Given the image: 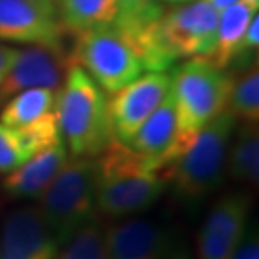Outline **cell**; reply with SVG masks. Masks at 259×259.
<instances>
[{
	"mask_svg": "<svg viewBox=\"0 0 259 259\" xmlns=\"http://www.w3.org/2000/svg\"><path fill=\"white\" fill-rule=\"evenodd\" d=\"M227 110L242 123H257L259 120V74L254 64L239 81H234L227 100Z\"/></svg>",
	"mask_w": 259,
	"mask_h": 259,
	"instance_id": "20",
	"label": "cell"
},
{
	"mask_svg": "<svg viewBox=\"0 0 259 259\" xmlns=\"http://www.w3.org/2000/svg\"><path fill=\"white\" fill-rule=\"evenodd\" d=\"M66 160L67 148L63 142L35 153L34 157L25 160L20 167L7 174L2 182L4 192L17 200L39 199L59 174V170L63 168Z\"/></svg>",
	"mask_w": 259,
	"mask_h": 259,
	"instance_id": "14",
	"label": "cell"
},
{
	"mask_svg": "<svg viewBox=\"0 0 259 259\" xmlns=\"http://www.w3.org/2000/svg\"><path fill=\"white\" fill-rule=\"evenodd\" d=\"M29 160L14 128L0 123V174H10Z\"/></svg>",
	"mask_w": 259,
	"mask_h": 259,
	"instance_id": "23",
	"label": "cell"
},
{
	"mask_svg": "<svg viewBox=\"0 0 259 259\" xmlns=\"http://www.w3.org/2000/svg\"><path fill=\"white\" fill-rule=\"evenodd\" d=\"M163 2H172V4H189V2H194V0H163Z\"/></svg>",
	"mask_w": 259,
	"mask_h": 259,
	"instance_id": "29",
	"label": "cell"
},
{
	"mask_svg": "<svg viewBox=\"0 0 259 259\" xmlns=\"http://www.w3.org/2000/svg\"><path fill=\"white\" fill-rule=\"evenodd\" d=\"M167 185V170L116 140L96 157L98 214L111 221L152 209Z\"/></svg>",
	"mask_w": 259,
	"mask_h": 259,
	"instance_id": "1",
	"label": "cell"
},
{
	"mask_svg": "<svg viewBox=\"0 0 259 259\" xmlns=\"http://www.w3.org/2000/svg\"><path fill=\"white\" fill-rule=\"evenodd\" d=\"M72 35L61 20L59 10L30 0H0V39L63 51Z\"/></svg>",
	"mask_w": 259,
	"mask_h": 259,
	"instance_id": "8",
	"label": "cell"
},
{
	"mask_svg": "<svg viewBox=\"0 0 259 259\" xmlns=\"http://www.w3.org/2000/svg\"><path fill=\"white\" fill-rule=\"evenodd\" d=\"M56 115L71 157L96 158L115 140L105 93L79 64L67 72Z\"/></svg>",
	"mask_w": 259,
	"mask_h": 259,
	"instance_id": "3",
	"label": "cell"
},
{
	"mask_svg": "<svg viewBox=\"0 0 259 259\" xmlns=\"http://www.w3.org/2000/svg\"><path fill=\"white\" fill-rule=\"evenodd\" d=\"M236 121L226 108L197 133L187 150L168 167L172 195L184 210L195 212L221 187Z\"/></svg>",
	"mask_w": 259,
	"mask_h": 259,
	"instance_id": "2",
	"label": "cell"
},
{
	"mask_svg": "<svg viewBox=\"0 0 259 259\" xmlns=\"http://www.w3.org/2000/svg\"><path fill=\"white\" fill-rule=\"evenodd\" d=\"M257 19H259L257 14L251 19V22H249V25H247L244 35H242V40H241L239 48H237L236 54H234V59L242 58V56H246V54L256 53L257 44H259V35H257V32H259V20ZM234 59H232V61H234Z\"/></svg>",
	"mask_w": 259,
	"mask_h": 259,
	"instance_id": "25",
	"label": "cell"
},
{
	"mask_svg": "<svg viewBox=\"0 0 259 259\" xmlns=\"http://www.w3.org/2000/svg\"><path fill=\"white\" fill-rule=\"evenodd\" d=\"M175 128H177L175 100L172 88H170L162 103L138 128L128 147L143 157L153 160L160 168L168 172V167L174 163Z\"/></svg>",
	"mask_w": 259,
	"mask_h": 259,
	"instance_id": "13",
	"label": "cell"
},
{
	"mask_svg": "<svg viewBox=\"0 0 259 259\" xmlns=\"http://www.w3.org/2000/svg\"><path fill=\"white\" fill-rule=\"evenodd\" d=\"M251 195L246 192H231L215 200L197 234V257L231 259L251 222Z\"/></svg>",
	"mask_w": 259,
	"mask_h": 259,
	"instance_id": "9",
	"label": "cell"
},
{
	"mask_svg": "<svg viewBox=\"0 0 259 259\" xmlns=\"http://www.w3.org/2000/svg\"><path fill=\"white\" fill-rule=\"evenodd\" d=\"M207 2L212 4V5H214V7L221 12V10H222V9H226L227 5L236 4V2H239V0H207ZM252 2H259V0H252Z\"/></svg>",
	"mask_w": 259,
	"mask_h": 259,
	"instance_id": "27",
	"label": "cell"
},
{
	"mask_svg": "<svg viewBox=\"0 0 259 259\" xmlns=\"http://www.w3.org/2000/svg\"><path fill=\"white\" fill-rule=\"evenodd\" d=\"M231 259H259V232L256 221L251 219L244 236L237 244L236 251L232 252Z\"/></svg>",
	"mask_w": 259,
	"mask_h": 259,
	"instance_id": "24",
	"label": "cell"
},
{
	"mask_svg": "<svg viewBox=\"0 0 259 259\" xmlns=\"http://www.w3.org/2000/svg\"><path fill=\"white\" fill-rule=\"evenodd\" d=\"M59 244L37 207H20L0 227V259H56Z\"/></svg>",
	"mask_w": 259,
	"mask_h": 259,
	"instance_id": "12",
	"label": "cell"
},
{
	"mask_svg": "<svg viewBox=\"0 0 259 259\" xmlns=\"http://www.w3.org/2000/svg\"><path fill=\"white\" fill-rule=\"evenodd\" d=\"M172 74L168 72H148L138 76L125 88L111 95L108 101L113 138L120 143L128 145L152 115L167 93L172 88Z\"/></svg>",
	"mask_w": 259,
	"mask_h": 259,
	"instance_id": "10",
	"label": "cell"
},
{
	"mask_svg": "<svg viewBox=\"0 0 259 259\" xmlns=\"http://www.w3.org/2000/svg\"><path fill=\"white\" fill-rule=\"evenodd\" d=\"M165 12L158 0H116L113 25L133 42L140 34L157 22Z\"/></svg>",
	"mask_w": 259,
	"mask_h": 259,
	"instance_id": "19",
	"label": "cell"
},
{
	"mask_svg": "<svg viewBox=\"0 0 259 259\" xmlns=\"http://www.w3.org/2000/svg\"><path fill=\"white\" fill-rule=\"evenodd\" d=\"M74 64V53L67 49L56 51L34 46L19 51L17 59L0 82V103L32 88L61 91L67 72Z\"/></svg>",
	"mask_w": 259,
	"mask_h": 259,
	"instance_id": "11",
	"label": "cell"
},
{
	"mask_svg": "<svg viewBox=\"0 0 259 259\" xmlns=\"http://www.w3.org/2000/svg\"><path fill=\"white\" fill-rule=\"evenodd\" d=\"M30 2L42 4V5H46V7H51V9L59 10V0H30Z\"/></svg>",
	"mask_w": 259,
	"mask_h": 259,
	"instance_id": "28",
	"label": "cell"
},
{
	"mask_svg": "<svg viewBox=\"0 0 259 259\" xmlns=\"http://www.w3.org/2000/svg\"><path fill=\"white\" fill-rule=\"evenodd\" d=\"M17 54H19V49L0 46V82L7 76V72L10 71V67H12L14 61L17 59Z\"/></svg>",
	"mask_w": 259,
	"mask_h": 259,
	"instance_id": "26",
	"label": "cell"
},
{
	"mask_svg": "<svg viewBox=\"0 0 259 259\" xmlns=\"http://www.w3.org/2000/svg\"><path fill=\"white\" fill-rule=\"evenodd\" d=\"M257 5L259 2L252 0H239L219 12L214 49L210 51V54L204 56L217 69L226 71V67L232 63L247 25L257 14Z\"/></svg>",
	"mask_w": 259,
	"mask_h": 259,
	"instance_id": "15",
	"label": "cell"
},
{
	"mask_svg": "<svg viewBox=\"0 0 259 259\" xmlns=\"http://www.w3.org/2000/svg\"><path fill=\"white\" fill-rule=\"evenodd\" d=\"M234 79L224 71L197 56L175 71L172 93L175 100L174 162L182 155L197 133L227 106Z\"/></svg>",
	"mask_w": 259,
	"mask_h": 259,
	"instance_id": "4",
	"label": "cell"
},
{
	"mask_svg": "<svg viewBox=\"0 0 259 259\" xmlns=\"http://www.w3.org/2000/svg\"><path fill=\"white\" fill-rule=\"evenodd\" d=\"M59 15L71 34L111 24L116 15V0H59Z\"/></svg>",
	"mask_w": 259,
	"mask_h": 259,
	"instance_id": "18",
	"label": "cell"
},
{
	"mask_svg": "<svg viewBox=\"0 0 259 259\" xmlns=\"http://www.w3.org/2000/svg\"><path fill=\"white\" fill-rule=\"evenodd\" d=\"M59 91L49 88H32L17 93L5 103L0 113V123L9 128H19L56 110Z\"/></svg>",
	"mask_w": 259,
	"mask_h": 259,
	"instance_id": "17",
	"label": "cell"
},
{
	"mask_svg": "<svg viewBox=\"0 0 259 259\" xmlns=\"http://www.w3.org/2000/svg\"><path fill=\"white\" fill-rule=\"evenodd\" d=\"M56 259H110L100 221H93L59 247Z\"/></svg>",
	"mask_w": 259,
	"mask_h": 259,
	"instance_id": "22",
	"label": "cell"
},
{
	"mask_svg": "<svg viewBox=\"0 0 259 259\" xmlns=\"http://www.w3.org/2000/svg\"><path fill=\"white\" fill-rule=\"evenodd\" d=\"M72 53L76 64L86 67L96 84L110 95L130 84L145 71L133 44L113 24L77 34Z\"/></svg>",
	"mask_w": 259,
	"mask_h": 259,
	"instance_id": "6",
	"label": "cell"
},
{
	"mask_svg": "<svg viewBox=\"0 0 259 259\" xmlns=\"http://www.w3.org/2000/svg\"><path fill=\"white\" fill-rule=\"evenodd\" d=\"M37 209L59 246L96 221V158L67 157L59 174L39 197Z\"/></svg>",
	"mask_w": 259,
	"mask_h": 259,
	"instance_id": "5",
	"label": "cell"
},
{
	"mask_svg": "<svg viewBox=\"0 0 259 259\" xmlns=\"http://www.w3.org/2000/svg\"><path fill=\"white\" fill-rule=\"evenodd\" d=\"M110 259H190L192 247L182 227L148 217H126L106 227Z\"/></svg>",
	"mask_w": 259,
	"mask_h": 259,
	"instance_id": "7",
	"label": "cell"
},
{
	"mask_svg": "<svg viewBox=\"0 0 259 259\" xmlns=\"http://www.w3.org/2000/svg\"><path fill=\"white\" fill-rule=\"evenodd\" d=\"M14 130L29 158L34 157L35 153L42 152V150H48L59 142H63L56 110L46 113V115L39 116L37 120L27 123V125Z\"/></svg>",
	"mask_w": 259,
	"mask_h": 259,
	"instance_id": "21",
	"label": "cell"
},
{
	"mask_svg": "<svg viewBox=\"0 0 259 259\" xmlns=\"http://www.w3.org/2000/svg\"><path fill=\"white\" fill-rule=\"evenodd\" d=\"M227 174L232 180L257 185L259 180V132L257 123H242L234 143L229 145L226 160Z\"/></svg>",
	"mask_w": 259,
	"mask_h": 259,
	"instance_id": "16",
	"label": "cell"
}]
</instances>
